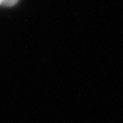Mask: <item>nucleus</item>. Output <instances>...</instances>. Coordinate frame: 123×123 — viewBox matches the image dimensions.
<instances>
[{
	"label": "nucleus",
	"mask_w": 123,
	"mask_h": 123,
	"mask_svg": "<svg viewBox=\"0 0 123 123\" xmlns=\"http://www.w3.org/2000/svg\"><path fill=\"white\" fill-rule=\"evenodd\" d=\"M15 1L17 0H0V3H5L7 5H10V4H13Z\"/></svg>",
	"instance_id": "f257e3e1"
}]
</instances>
